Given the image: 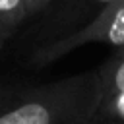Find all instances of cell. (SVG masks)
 <instances>
[{"label":"cell","mask_w":124,"mask_h":124,"mask_svg":"<svg viewBox=\"0 0 124 124\" xmlns=\"http://www.w3.org/2000/svg\"><path fill=\"white\" fill-rule=\"evenodd\" d=\"M89 43H101L110 45L114 48L124 46V0L110 2L95 12V16L81 27L74 29L72 33L41 46L33 60L35 64H50L58 60L60 56L68 54L70 50L89 45Z\"/></svg>","instance_id":"obj_2"},{"label":"cell","mask_w":124,"mask_h":124,"mask_svg":"<svg viewBox=\"0 0 124 124\" xmlns=\"http://www.w3.org/2000/svg\"><path fill=\"white\" fill-rule=\"evenodd\" d=\"M101 78V101L118 93H124V46L116 48L114 54L97 68Z\"/></svg>","instance_id":"obj_3"},{"label":"cell","mask_w":124,"mask_h":124,"mask_svg":"<svg viewBox=\"0 0 124 124\" xmlns=\"http://www.w3.org/2000/svg\"><path fill=\"white\" fill-rule=\"evenodd\" d=\"M4 41H6V37H4L2 33H0V46H2V43H4Z\"/></svg>","instance_id":"obj_8"},{"label":"cell","mask_w":124,"mask_h":124,"mask_svg":"<svg viewBox=\"0 0 124 124\" xmlns=\"http://www.w3.org/2000/svg\"><path fill=\"white\" fill-rule=\"evenodd\" d=\"M27 17V8L23 0H0V33L8 35Z\"/></svg>","instance_id":"obj_4"},{"label":"cell","mask_w":124,"mask_h":124,"mask_svg":"<svg viewBox=\"0 0 124 124\" xmlns=\"http://www.w3.org/2000/svg\"><path fill=\"white\" fill-rule=\"evenodd\" d=\"M79 2H89V4H93L97 10H101L103 6H107V4H110V2H116V0H79Z\"/></svg>","instance_id":"obj_7"},{"label":"cell","mask_w":124,"mask_h":124,"mask_svg":"<svg viewBox=\"0 0 124 124\" xmlns=\"http://www.w3.org/2000/svg\"><path fill=\"white\" fill-rule=\"evenodd\" d=\"M23 2H25V8H27V16H35L50 4V0H23Z\"/></svg>","instance_id":"obj_6"},{"label":"cell","mask_w":124,"mask_h":124,"mask_svg":"<svg viewBox=\"0 0 124 124\" xmlns=\"http://www.w3.org/2000/svg\"><path fill=\"white\" fill-rule=\"evenodd\" d=\"M101 78L97 70L62 78L0 112V124H99Z\"/></svg>","instance_id":"obj_1"},{"label":"cell","mask_w":124,"mask_h":124,"mask_svg":"<svg viewBox=\"0 0 124 124\" xmlns=\"http://www.w3.org/2000/svg\"><path fill=\"white\" fill-rule=\"evenodd\" d=\"M108 120L116 124H124V93L107 97L99 105V122Z\"/></svg>","instance_id":"obj_5"}]
</instances>
